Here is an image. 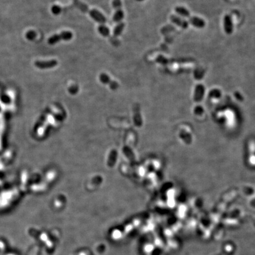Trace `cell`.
Wrapping results in <instances>:
<instances>
[{
  "instance_id": "1",
  "label": "cell",
  "mask_w": 255,
  "mask_h": 255,
  "mask_svg": "<svg viewBox=\"0 0 255 255\" xmlns=\"http://www.w3.org/2000/svg\"><path fill=\"white\" fill-rule=\"evenodd\" d=\"M74 3L80 10L84 13H88L91 18L96 22L100 24H104L106 22V17L96 9L90 10L86 4L80 2L78 0H74Z\"/></svg>"
},
{
  "instance_id": "2",
  "label": "cell",
  "mask_w": 255,
  "mask_h": 255,
  "mask_svg": "<svg viewBox=\"0 0 255 255\" xmlns=\"http://www.w3.org/2000/svg\"><path fill=\"white\" fill-rule=\"evenodd\" d=\"M73 33L69 31H64L60 32L59 34H55L50 37L48 40V42L50 45H55L61 40L69 41L73 38Z\"/></svg>"
},
{
  "instance_id": "3",
  "label": "cell",
  "mask_w": 255,
  "mask_h": 255,
  "mask_svg": "<svg viewBox=\"0 0 255 255\" xmlns=\"http://www.w3.org/2000/svg\"><path fill=\"white\" fill-rule=\"evenodd\" d=\"M99 80L103 84H109L110 88L113 90H115L119 87V84L115 81H112L110 77L106 73H101L99 76Z\"/></svg>"
},
{
  "instance_id": "4",
  "label": "cell",
  "mask_w": 255,
  "mask_h": 255,
  "mask_svg": "<svg viewBox=\"0 0 255 255\" xmlns=\"http://www.w3.org/2000/svg\"><path fill=\"white\" fill-rule=\"evenodd\" d=\"M58 64V62L56 60H51L46 62H37L35 65L37 67L40 69H50L54 67Z\"/></svg>"
},
{
  "instance_id": "5",
  "label": "cell",
  "mask_w": 255,
  "mask_h": 255,
  "mask_svg": "<svg viewBox=\"0 0 255 255\" xmlns=\"http://www.w3.org/2000/svg\"><path fill=\"white\" fill-rule=\"evenodd\" d=\"M124 28H125V23L124 22L118 23L114 29L113 35L115 37L119 36L122 34Z\"/></svg>"
},
{
  "instance_id": "6",
  "label": "cell",
  "mask_w": 255,
  "mask_h": 255,
  "mask_svg": "<svg viewBox=\"0 0 255 255\" xmlns=\"http://www.w3.org/2000/svg\"><path fill=\"white\" fill-rule=\"evenodd\" d=\"M97 31L103 37H108L110 34L109 29L104 24H100L97 27Z\"/></svg>"
},
{
  "instance_id": "7",
  "label": "cell",
  "mask_w": 255,
  "mask_h": 255,
  "mask_svg": "<svg viewBox=\"0 0 255 255\" xmlns=\"http://www.w3.org/2000/svg\"><path fill=\"white\" fill-rule=\"evenodd\" d=\"M124 18V13L120 9L116 11L113 17V21L115 23H119Z\"/></svg>"
},
{
  "instance_id": "8",
  "label": "cell",
  "mask_w": 255,
  "mask_h": 255,
  "mask_svg": "<svg viewBox=\"0 0 255 255\" xmlns=\"http://www.w3.org/2000/svg\"><path fill=\"white\" fill-rule=\"evenodd\" d=\"M62 8L59 5H53L51 8V11L54 15H59L62 12Z\"/></svg>"
},
{
  "instance_id": "9",
  "label": "cell",
  "mask_w": 255,
  "mask_h": 255,
  "mask_svg": "<svg viewBox=\"0 0 255 255\" xmlns=\"http://www.w3.org/2000/svg\"><path fill=\"white\" fill-rule=\"evenodd\" d=\"M112 6L116 10L121 9V6H122V3H121V0H113Z\"/></svg>"
},
{
  "instance_id": "10",
  "label": "cell",
  "mask_w": 255,
  "mask_h": 255,
  "mask_svg": "<svg viewBox=\"0 0 255 255\" xmlns=\"http://www.w3.org/2000/svg\"><path fill=\"white\" fill-rule=\"evenodd\" d=\"M69 91L70 93H72V94H73V93H76V92L78 91V86L77 85L74 84V85H73V86H70V87L69 88Z\"/></svg>"
},
{
  "instance_id": "11",
  "label": "cell",
  "mask_w": 255,
  "mask_h": 255,
  "mask_svg": "<svg viewBox=\"0 0 255 255\" xmlns=\"http://www.w3.org/2000/svg\"><path fill=\"white\" fill-rule=\"evenodd\" d=\"M137 1H143V0H137Z\"/></svg>"
}]
</instances>
